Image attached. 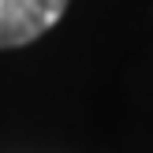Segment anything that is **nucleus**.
<instances>
[{"instance_id": "1", "label": "nucleus", "mask_w": 153, "mask_h": 153, "mask_svg": "<svg viewBox=\"0 0 153 153\" xmlns=\"http://www.w3.org/2000/svg\"><path fill=\"white\" fill-rule=\"evenodd\" d=\"M71 0H0V52L34 45L64 19Z\"/></svg>"}]
</instances>
